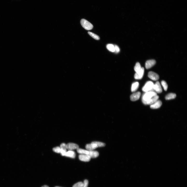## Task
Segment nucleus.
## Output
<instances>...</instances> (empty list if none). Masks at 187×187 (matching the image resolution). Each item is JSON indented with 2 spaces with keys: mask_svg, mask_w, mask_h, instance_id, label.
I'll return each instance as SVG.
<instances>
[{
  "mask_svg": "<svg viewBox=\"0 0 187 187\" xmlns=\"http://www.w3.org/2000/svg\"><path fill=\"white\" fill-rule=\"evenodd\" d=\"M157 94L155 92L151 91L145 92L143 95L142 98V101L143 103L146 105V102L151 99V98L157 95Z\"/></svg>",
  "mask_w": 187,
  "mask_h": 187,
  "instance_id": "obj_1",
  "label": "nucleus"
},
{
  "mask_svg": "<svg viewBox=\"0 0 187 187\" xmlns=\"http://www.w3.org/2000/svg\"><path fill=\"white\" fill-rule=\"evenodd\" d=\"M81 24L83 28L87 30H91L93 27V25L91 23L84 19L81 20Z\"/></svg>",
  "mask_w": 187,
  "mask_h": 187,
  "instance_id": "obj_2",
  "label": "nucleus"
},
{
  "mask_svg": "<svg viewBox=\"0 0 187 187\" xmlns=\"http://www.w3.org/2000/svg\"><path fill=\"white\" fill-rule=\"evenodd\" d=\"M154 84L151 81H147L142 88V90L145 92L151 91H154L153 89Z\"/></svg>",
  "mask_w": 187,
  "mask_h": 187,
  "instance_id": "obj_3",
  "label": "nucleus"
},
{
  "mask_svg": "<svg viewBox=\"0 0 187 187\" xmlns=\"http://www.w3.org/2000/svg\"><path fill=\"white\" fill-rule=\"evenodd\" d=\"M144 68L142 67L140 71L135 74L134 75L135 79H141L144 76Z\"/></svg>",
  "mask_w": 187,
  "mask_h": 187,
  "instance_id": "obj_4",
  "label": "nucleus"
},
{
  "mask_svg": "<svg viewBox=\"0 0 187 187\" xmlns=\"http://www.w3.org/2000/svg\"><path fill=\"white\" fill-rule=\"evenodd\" d=\"M148 76L151 79L155 81L158 80L159 78V76L158 74L152 71L148 73Z\"/></svg>",
  "mask_w": 187,
  "mask_h": 187,
  "instance_id": "obj_5",
  "label": "nucleus"
},
{
  "mask_svg": "<svg viewBox=\"0 0 187 187\" xmlns=\"http://www.w3.org/2000/svg\"><path fill=\"white\" fill-rule=\"evenodd\" d=\"M153 89L158 93H160L162 92V88L159 82H156L155 84H154Z\"/></svg>",
  "mask_w": 187,
  "mask_h": 187,
  "instance_id": "obj_6",
  "label": "nucleus"
},
{
  "mask_svg": "<svg viewBox=\"0 0 187 187\" xmlns=\"http://www.w3.org/2000/svg\"><path fill=\"white\" fill-rule=\"evenodd\" d=\"M156 63V61L154 60H151L147 61L145 64L146 69H148L151 68L155 65Z\"/></svg>",
  "mask_w": 187,
  "mask_h": 187,
  "instance_id": "obj_7",
  "label": "nucleus"
},
{
  "mask_svg": "<svg viewBox=\"0 0 187 187\" xmlns=\"http://www.w3.org/2000/svg\"><path fill=\"white\" fill-rule=\"evenodd\" d=\"M80 160L84 162H89L91 159L90 156L87 154H81L79 156Z\"/></svg>",
  "mask_w": 187,
  "mask_h": 187,
  "instance_id": "obj_8",
  "label": "nucleus"
},
{
  "mask_svg": "<svg viewBox=\"0 0 187 187\" xmlns=\"http://www.w3.org/2000/svg\"><path fill=\"white\" fill-rule=\"evenodd\" d=\"M141 94L140 92H138L132 94L130 97L131 100L134 101L138 100L140 98Z\"/></svg>",
  "mask_w": 187,
  "mask_h": 187,
  "instance_id": "obj_9",
  "label": "nucleus"
},
{
  "mask_svg": "<svg viewBox=\"0 0 187 187\" xmlns=\"http://www.w3.org/2000/svg\"><path fill=\"white\" fill-rule=\"evenodd\" d=\"M162 104V102L160 100H158L151 105L150 108L152 109H156L160 107Z\"/></svg>",
  "mask_w": 187,
  "mask_h": 187,
  "instance_id": "obj_10",
  "label": "nucleus"
},
{
  "mask_svg": "<svg viewBox=\"0 0 187 187\" xmlns=\"http://www.w3.org/2000/svg\"><path fill=\"white\" fill-rule=\"evenodd\" d=\"M67 149L69 150H73L77 149L79 148V146L76 144L73 143H69L66 145Z\"/></svg>",
  "mask_w": 187,
  "mask_h": 187,
  "instance_id": "obj_11",
  "label": "nucleus"
},
{
  "mask_svg": "<svg viewBox=\"0 0 187 187\" xmlns=\"http://www.w3.org/2000/svg\"><path fill=\"white\" fill-rule=\"evenodd\" d=\"M97 148V145L93 142L90 144H87L86 146V149L88 151L93 150Z\"/></svg>",
  "mask_w": 187,
  "mask_h": 187,
  "instance_id": "obj_12",
  "label": "nucleus"
},
{
  "mask_svg": "<svg viewBox=\"0 0 187 187\" xmlns=\"http://www.w3.org/2000/svg\"><path fill=\"white\" fill-rule=\"evenodd\" d=\"M159 97L157 95L153 97L151 99H150L146 102V104L151 105L154 103L155 102L158 100Z\"/></svg>",
  "mask_w": 187,
  "mask_h": 187,
  "instance_id": "obj_13",
  "label": "nucleus"
},
{
  "mask_svg": "<svg viewBox=\"0 0 187 187\" xmlns=\"http://www.w3.org/2000/svg\"><path fill=\"white\" fill-rule=\"evenodd\" d=\"M89 151V153L88 155L90 156L91 158H96L99 156V153L97 151L92 150Z\"/></svg>",
  "mask_w": 187,
  "mask_h": 187,
  "instance_id": "obj_14",
  "label": "nucleus"
},
{
  "mask_svg": "<svg viewBox=\"0 0 187 187\" xmlns=\"http://www.w3.org/2000/svg\"><path fill=\"white\" fill-rule=\"evenodd\" d=\"M76 156L75 153L72 150H69L67 151L64 155V156L72 158H75Z\"/></svg>",
  "mask_w": 187,
  "mask_h": 187,
  "instance_id": "obj_15",
  "label": "nucleus"
},
{
  "mask_svg": "<svg viewBox=\"0 0 187 187\" xmlns=\"http://www.w3.org/2000/svg\"><path fill=\"white\" fill-rule=\"evenodd\" d=\"M139 86V83L138 82H136L132 84L131 87V91L134 92L136 91Z\"/></svg>",
  "mask_w": 187,
  "mask_h": 187,
  "instance_id": "obj_16",
  "label": "nucleus"
},
{
  "mask_svg": "<svg viewBox=\"0 0 187 187\" xmlns=\"http://www.w3.org/2000/svg\"><path fill=\"white\" fill-rule=\"evenodd\" d=\"M77 151L78 153L81 154L88 155L89 153V151L79 148L77 149Z\"/></svg>",
  "mask_w": 187,
  "mask_h": 187,
  "instance_id": "obj_17",
  "label": "nucleus"
},
{
  "mask_svg": "<svg viewBox=\"0 0 187 187\" xmlns=\"http://www.w3.org/2000/svg\"><path fill=\"white\" fill-rule=\"evenodd\" d=\"M176 97V95L175 93H170L167 94L165 97L166 100H170L174 99Z\"/></svg>",
  "mask_w": 187,
  "mask_h": 187,
  "instance_id": "obj_18",
  "label": "nucleus"
},
{
  "mask_svg": "<svg viewBox=\"0 0 187 187\" xmlns=\"http://www.w3.org/2000/svg\"><path fill=\"white\" fill-rule=\"evenodd\" d=\"M107 49L110 52H115L114 46L111 44H108L106 46Z\"/></svg>",
  "mask_w": 187,
  "mask_h": 187,
  "instance_id": "obj_19",
  "label": "nucleus"
},
{
  "mask_svg": "<svg viewBox=\"0 0 187 187\" xmlns=\"http://www.w3.org/2000/svg\"><path fill=\"white\" fill-rule=\"evenodd\" d=\"M141 68L140 63L138 62L137 63L134 68V69L136 73L137 72L140 71Z\"/></svg>",
  "mask_w": 187,
  "mask_h": 187,
  "instance_id": "obj_20",
  "label": "nucleus"
},
{
  "mask_svg": "<svg viewBox=\"0 0 187 187\" xmlns=\"http://www.w3.org/2000/svg\"><path fill=\"white\" fill-rule=\"evenodd\" d=\"M88 33L90 36L95 39L98 40L100 39L99 36L93 33L89 32H88Z\"/></svg>",
  "mask_w": 187,
  "mask_h": 187,
  "instance_id": "obj_21",
  "label": "nucleus"
},
{
  "mask_svg": "<svg viewBox=\"0 0 187 187\" xmlns=\"http://www.w3.org/2000/svg\"><path fill=\"white\" fill-rule=\"evenodd\" d=\"M92 142L96 144L97 145V147H104L105 145V144L103 142L97 141H94Z\"/></svg>",
  "mask_w": 187,
  "mask_h": 187,
  "instance_id": "obj_22",
  "label": "nucleus"
},
{
  "mask_svg": "<svg viewBox=\"0 0 187 187\" xmlns=\"http://www.w3.org/2000/svg\"><path fill=\"white\" fill-rule=\"evenodd\" d=\"M161 83L164 90L165 91H167L168 88V85L166 82L165 81H161Z\"/></svg>",
  "mask_w": 187,
  "mask_h": 187,
  "instance_id": "obj_23",
  "label": "nucleus"
},
{
  "mask_svg": "<svg viewBox=\"0 0 187 187\" xmlns=\"http://www.w3.org/2000/svg\"><path fill=\"white\" fill-rule=\"evenodd\" d=\"M83 183L82 182H79L74 184L73 187H83Z\"/></svg>",
  "mask_w": 187,
  "mask_h": 187,
  "instance_id": "obj_24",
  "label": "nucleus"
},
{
  "mask_svg": "<svg viewBox=\"0 0 187 187\" xmlns=\"http://www.w3.org/2000/svg\"><path fill=\"white\" fill-rule=\"evenodd\" d=\"M53 151L54 152L58 153H60L61 151V149L60 147H57L54 148L53 149Z\"/></svg>",
  "mask_w": 187,
  "mask_h": 187,
  "instance_id": "obj_25",
  "label": "nucleus"
},
{
  "mask_svg": "<svg viewBox=\"0 0 187 187\" xmlns=\"http://www.w3.org/2000/svg\"><path fill=\"white\" fill-rule=\"evenodd\" d=\"M60 148L61 149L67 150L66 145L64 143H62L60 145Z\"/></svg>",
  "mask_w": 187,
  "mask_h": 187,
  "instance_id": "obj_26",
  "label": "nucleus"
},
{
  "mask_svg": "<svg viewBox=\"0 0 187 187\" xmlns=\"http://www.w3.org/2000/svg\"><path fill=\"white\" fill-rule=\"evenodd\" d=\"M115 52L116 53H118L120 51V49L119 47L116 45H114Z\"/></svg>",
  "mask_w": 187,
  "mask_h": 187,
  "instance_id": "obj_27",
  "label": "nucleus"
},
{
  "mask_svg": "<svg viewBox=\"0 0 187 187\" xmlns=\"http://www.w3.org/2000/svg\"><path fill=\"white\" fill-rule=\"evenodd\" d=\"M84 185L83 187H88V180H84Z\"/></svg>",
  "mask_w": 187,
  "mask_h": 187,
  "instance_id": "obj_28",
  "label": "nucleus"
},
{
  "mask_svg": "<svg viewBox=\"0 0 187 187\" xmlns=\"http://www.w3.org/2000/svg\"><path fill=\"white\" fill-rule=\"evenodd\" d=\"M42 187H49L47 185H45L42 186Z\"/></svg>",
  "mask_w": 187,
  "mask_h": 187,
  "instance_id": "obj_29",
  "label": "nucleus"
},
{
  "mask_svg": "<svg viewBox=\"0 0 187 187\" xmlns=\"http://www.w3.org/2000/svg\"></svg>",
  "mask_w": 187,
  "mask_h": 187,
  "instance_id": "obj_30",
  "label": "nucleus"
}]
</instances>
